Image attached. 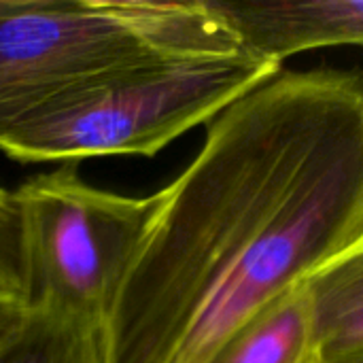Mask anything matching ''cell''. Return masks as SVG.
I'll return each mask as SVG.
<instances>
[{"instance_id": "1", "label": "cell", "mask_w": 363, "mask_h": 363, "mask_svg": "<svg viewBox=\"0 0 363 363\" xmlns=\"http://www.w3.org/2000/svg\"><path fill=\"white\" fill-rule=\"evenodd\" d=\"M363 234V72H279L162 191L100 332L102 363H206Z\"/></svg>"}, {"instance_id": "2", "label": "cell", "mask_w": 363, "mask_h": 363, "mask_svg": "<svg viewBox=\"0 0 363 363\" xmlns=\"http://www.w3.org/2000/svg\"><path fill=\"white\" fill-rule=\"evenodd\" d=\"M238 49L208 0H0V140L123 68Z\"/></svg>"}, {"instance_id": "3", "label": "cell", "mask_w": 363, "mask_h": 363, "mask_svg": "<svg viewBox=\"0 0 363 363\" xmlns=\"http://www.w3.org/2000/svg\"><path fill=\"white\" fill-rule=\"evenodd\" d=\"M281 72L245 49L172 55L102 77L0 140L19 164L153 157Z\"/></svg>"}, {"instance_id": "4", "label": "cell", "mask_w": 363, "mask_h": 363, "mask_svg": "<svg viewBox=\"0 0 363 363\" xmlns=\"http://www.w3.org/2000/svg\"><path fill=\"white\" fill-rule=\"evenodd\" d=\"M23 308L96 332L155 206L89 185L77 164L36 174L15 191Z\"/></svg>"}, {"instance_id": "5", "label": "cell", "mask_w": 363, "mask_h": 363, "mask_svg": "<svg viewBox=\"0 0 363 363\" xmlns=\"http://www.w3.org/2000/svg\"><path fill=\"white\" fill-rule=\"evenodd\" d=\"M208 4L245 51L279 66L313 49L342 45L363 49V0H208Z\"/></svg>"}, {"instance_id": "6", "label": "cell", "mask_w": 363, "mask_h": 363, "mask_svg": "<svg viewBox=\"0 0 363 363\" xmlns=\"http://www.w3.org/2000/svg\"><path fill=\"white\" fill-rule=\"evenodd\" d=\"M306 281L236 328L206 363H319Z\"/></svg>"}, {"instance_id": "7", "label": "cell", "mask_w": 363, "mask_h": 363, "mask_svg": "<svg viewBox=\"0 0 363 363\" xmlns=\"http://www.w3.org/2000/svg\"><path fill=\"white\" fill-rule=\"evenodd\" d=\"M321 362L363 349V234L306 281Z\"/></svg>"}, {"instance_id": "8", "label": "cell", "mask_w": 363, "mask_h": 363, "mask_svg": "<svg viewBox=\"0 0 363 363\" xmlns=\"http://www.w3.org/2000/svg\"><path fill=\"white\" fill-rule=\"evenodd\" d=\"M0 363H102L100 332L23 311L0 340Z\"/></svg>"}, {"instance_id": "9", "label": "cell", "mask_w": 363, "mask_h": 363, "mask_svg": "<svg viewBox=\"0 0 363 363\" xmlns=\"http://www.w3.org/2000/svg\"><path fill=\"white\" fill-rule=\"evenodd\" d=\"M0 291L23 302L19 217L13 191L0 187Z\"/></svg>"}, {"instance_id": "10", "label": "cell", "mask_w": 363, "mask_h": 363, "mask_svg": "<svg viewBox=\"0 0 363 363\" xmlns=\"http://www.w3.org/2000/svg\"><path fill=\"white\" fill-rule=\"evenodd\" d=\"M23 302L15 296L0 291V340L17 325V321L23 315Z\"/></svg>"}, {"instance_id": "11", "label": "cell", "mask_w": 363, "mask_h": 363, "mask_svg": "<svg viewBox=\"0 0 363 363\" xmlns=\"http://www.w3.org/2000/svg\"><path fill=\"white\" fill-rule=\"evenodd\" d=\"M319 363H363V349L355 351V353H349V355H342V357H334V359H325V362Z\"/></svg>"}]
</instances>
